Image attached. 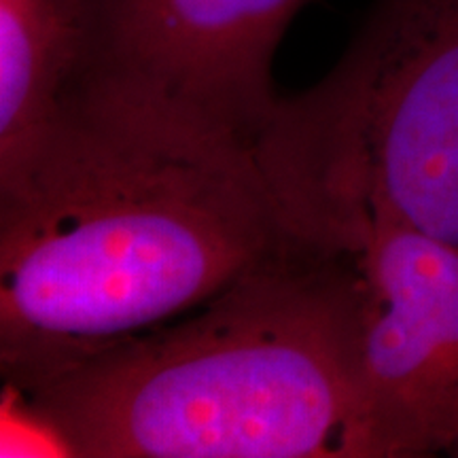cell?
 <instances>
[{
	"label": "cell",
	"mask_w": 458,
	"mask_h": 458,
	"mask_svg": "<svg viewBox=\"0 0 458 458\" xmlns=\"http://www.w3.org/2000/svg\"><path fill=\"white\" fill-rule=\"evenodd\" d=\"M15 393L66 456L359 458L344 250L278 257Z\"/></svg>",
	"instance_id": "2"
},
{
	"label": "cell",
	"mask_w": 458,
	"mask_h": 458,
	"mask_svg": "<svg viewBox=\"0 0 458 458\" xmlns=\"http://www.w3.org/2000/svg\"><path fill=\"white\" fill-rule=\"evenodd\" d=\"M340 249L359 458L458 456V246L376 219Z\"/></svg>",
	"instance_id": "4"
},
{
	"label": "cell",
	"mask_w": 458,
	"mask_h": 458,
	"mask_svg": "<svg viewBox=\"0 0 458 458\" xmlns=\"http://www.w3.org/2000/svg\"><path fill=\"white\" fill-rule=\"evenodd\" d=\"M306 0H102L94 72L128 79L259 139L272 60Z\"/></svg>",
	"instance_id": "5"
},
{
	"label": "cell",
	"mask_w": 458,
	"mask_h": 458,
	"mask_svg": "<svg viewBox=\"0 0 458 458\" xmlns=\"http://www.w3.org/2000/svg\"><path fill=\"white\" fill-rule=\"evenodd\" d=\"M257 148L312 246L376 219L458 246V0H376L334 71L278 98Z\"/></svg>",
	"instance_id": "3"
},
{
	"label": "cell",
	"mask_w": 458,
	"mask_h": 458,
	"mask_svg": "<svg viewBox=\"0 0 458 458\" xmlns=\"http://www.w3.org/2000/svg\"><path fill=\"white\" fill-rule=\"evenodd\" d=\"M310 246L257 139L96 72L0 172V371L24 391Z\"/></svg>",
	"instance_id": "1"
},
{
	"label": "cell",
	"mask_w": 458,
	"mask_h": 458,
	"mask_svg": "<svg viewBox=\"0 0 458 458\" xmlns=\"http://www.w3.org/2000/svg\"><path fill=\"white\" fill-rule=\"evenodd\" d=\"M100 28L102 0H0V172L94 74Z\"/></svg>",
	"instance_id": "6"
}]
</instances>
